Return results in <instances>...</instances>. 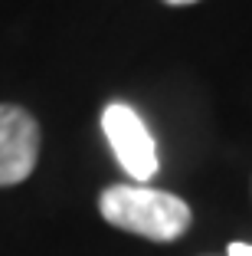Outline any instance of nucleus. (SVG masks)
<instances>
[{"mask_svg":"<svg viewBox=\"0 0 252 256\" xmlns=\"http://www.w3.org/2000/svg\"><path fill=\"white\" fill-rule=\"evenodd\" d=\"M98 210L111 226L157 243L177 240L190 226V207L180 197L148 188V184H115L102 190Z\"/></svg>","mask_w":252,"mask_h":256,"instance_id":"f257e3e1","label":"nucleus"},{"mask_svg":"<svg viewBox=\"0 0 252 256\" xmlns=\"http://www.w3.org/2000/svg\"><path fill=\"white\" fill-rule=\"evenodd\" d=\"M102 132L108 138L111 151L118 164L125 168L131 178L148 181L157 174V151H154V138H151L148 125L141 122V115L134 112L125 102H111L102 112Z\"/></svg>","mask_w":252,"mask_h":256,"instance_id":"f03ea898","label":"nucleus"},{"mask_svg":"<svg viewBox=\"0 0 252 256\" xmlns=\"http://www.w3.org/2000/svg\"><path fill=\"white\" fill-rule=\"evenodd\" d=\"M39 158V125L26 108L0 106V188L26 181Z\"/></svg>","mask_w":252,"mask_h":256,"instance_id":"7ed1b4c3","label":"nucleus"},{"mask_svg":"<svg viewBox=\"0 0 252 256\" xmlns=\"http://www.w3.org/2000/svg\"><path fill=\"white\" fill-rule=\"evenodd\" d=\"M226 256H252V246H249V243H230Z\"/></svg>","mask_w":252,"mask_h":256,"instance_id":"20e7f679","label":"nucleus"},{"mask_svg":"<svg viewBox=\"0 0 252 256\" xmlns=\"http://www.w3.org/2000/svg\"><path fill=\"white\" fill-rule=\"evenodd\" d=\"M164 4H174V7H187V4H197V0H164Z\"/></svg>","mask_w":252,"mask_h":256,"instance_id":"39448f33","label":"nucleus"}]
</instances>
